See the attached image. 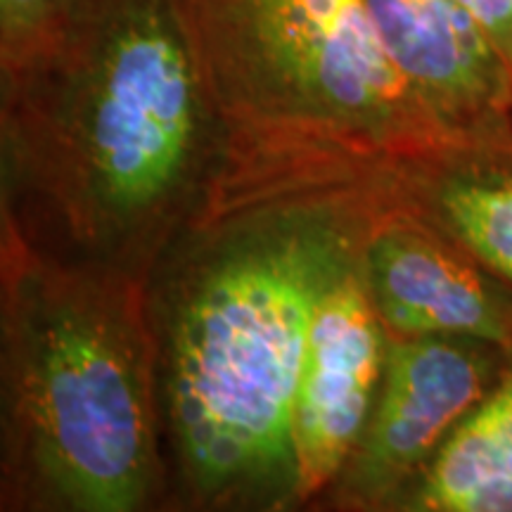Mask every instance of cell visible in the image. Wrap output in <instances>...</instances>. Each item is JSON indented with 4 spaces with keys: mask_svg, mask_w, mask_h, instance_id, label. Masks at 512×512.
<instances>
[{
    "mask_svg": "<svg viewBox=\"0 0 512 512\" xmlns=\"http://www.w3.org/2000/svg\"><path fill=\"white\" fill-rule=\"evenodd\" d=\"M10 150H69L83 207L126 226L183 181L202 114L200 72L169 0H79L50 53L8 81Z\"/></svg>",
    "mask_w": 512,
    "mask_h": 512,
    "instance_id": "cell-1",
    "label": "cell"
},
{
    "mask_svg": "<svg viewBox=\"0 0 512 512\" xmlns=\"http://www.w3.org/2000/svg\"><path fill=\"white\" fill-rule=\"evenodd\" d=\"M337 271L323 235L273 230L230 249L185 299L171 354V415L204 491L292 470L306 339Z\"/></svg>",
    "mask_w": 512,
    "mask_h": 512,
    "instance_id": "cell-2",
    "label": "cell"
},
{
    "mask_svg": "<svg viewBox=\"0 0 512 512\" xmlns=\"http://www.w3.org/2000/svg\"><path fill=\"white\" fill-rule=\"evenodd\" d=\"M233 147V204L261 200L292 140L389 138L427 110L366 0H169Z\"/></svg>",
    "mask_w": 512,
    "mask_h": 512,
    "instance_id": "cell-3",
    "label": "cell"
},
{
    "mask_svg": "<svg viewBox=\"0 0 512 512\" xmlns=\"http://www.w3.org/2000/svg\"><path fill=\"white\" fill-rule=\"evenodd\" d=\"M10 384L29 463L91 512L131 510L145 494L150 425L126 337L88 306L5 292Z\"/></svg>",
    "mask_w": 512,
    "mask_h": 512,
    "instance_id": "cell-4",
    "label": "cell"
},
{
    "mask_svg": "<svg viewBox=\"0 0 512 512\" xmlns=\"http://www.w3.org/2000/svg\"><path fill=\"white\" fill-rule=\"evenodd\" d=\"M366 280L339 271L313 311L292 413L294 494H318L349 463L373 411L384 349Z\"/></svg>",
    "mask_w": 512,
    "mask_h": 512,
    "instance_id": "cell-5",
    "label": "cell"
},
{
    "mask_svg": "<svg viewBox=\"0 0 512 512\" xmlns=\"http://www.w3.org/2000/svg\"><path fill=\"white\" fill-rule=\"evenodd\" d=\"M484 396L477 356L439 337H408L384 351L373 411L351 456V484L380 498L432 456Z\"/></svg>",
    "mask_w": 512,
    "mask_h": 512,
    "instance_id": "cell-6",
    "label": "cell"
},
{
    "mask_svg": "<svg viewBox=\"0 0 512 512\" xmlns=\"http://www.w3.org/2000/svg\"><path fill=\"white\" fill-rule=\"evenodd\" d=\"M366 285L377 316L406 337L463 335L508 342V325L477 275L408 230L375 235Z\"/></svg>",
    "mask_w": 512,
    "mask_h": 512,
    "instance_id": "cell-7",
    "label": "cell"
},
{
    "mask_svg": "<svg viewBox=\"0 0 512 512\" xmlns=\"http://www.w3.org/2000/svg\"><path fill=\"white\" fill-rule=\"evenodd\" d=\"M366 8L427 110H465L494 91L496 41L458 0H366Z\"/></svg>",
    "mask_w": 512,
    "mask_h": 512,
    "instance_id": "cell-8",
    "label": "cell"
},
{
    "mask_svg": "<svg viewBox=\"0 0 512 512\" xmlns=\"http://www.w3.org/2000/svg\"><path fill=\"white\" fill-rule=\"evenodd\" d=\"M413 510L512 512V375L482 396L437 448Z\"/></svg>",
    "mask_w": 512,
    "mask_h": 512,
    "instance_id": "cell-9",
    "label": "cell"
},
{
    "mask_svg": "<svg viewBox=\"0 0 512 512\" xmlns=\"http://www.w3.org/2000/svg\"><path fill=\"white\" fill-rule=\"evenodd\" d=\"M441 207L465 245L512 280V181L453 183Z\"/></svg>",
    "mask_w": 512,
    "mask_h": 512,
    "instance_id": "cell-10",
    "label": "cell"
},
{
    "mask_svg": "<svg viewBox=\"0 0 512 512\" xmlns=\"http://www.w3.org/2000/svg\"><path fill=\"white\" fill-rule=\"evenodd\" d=\"M76 5L79 0H0V38L8 81L27 72L57 46Z\"/></svg>",
    "mask_w": 512,
    "mask_h": 512,
    "instance_id": "cell-11",
    "label": "cell"
},
{
    "mask_svg": "<svg viewBox=\"0 0 512 512\" xmlns=\"http://www.w3.org/2000/svg\"><path fill=\"white\" fill-rule=\"evenodd\" d=\"M10 152L8 128H5V117L3 110H0V292L3 294L24 275V249L10 209Z\"/></svg>",
    "mask_w": 512,
    "mask_h": 512,
    "instance_id": "cell-12",
    "label": "cell"
},
{
    "mask_svg": "<svg viewBox=\"0 0 512 512\" xmlns=\"http://www.w3.org/2000/svg\"><path fill=\"white\" fill-rule=\"evenodd\" d=\"M5 83H8V76H5V57H3V38H0V98H3Z\"/></svg>",
    "mask_w": 512,
    "mask_h": 512,
    "instance_id": "cell-13",
    "label": "cell"
},
{
    "mask_svg": "<svg viewBox=\"0 0 512 512\" xmlns=\"http://www.w3.org/2000/svg\"><path fill=\"white\" fill-rule=\"evenodd\" d=\"M510 53H512V46H510Z\"/></svg>",
    "mask_w": 512,
    "mask_h": 512,
    "instance_id": "cell-14",
    "label": "cell"
}]
</instances>
